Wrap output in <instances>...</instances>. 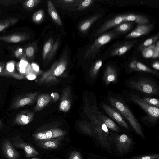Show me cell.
Instances as JSON below:
<instances>
[{
	"label": "cell",
	"mask_w": 159,
	"mask_h": 159,
	"mask_svg": "<svg viewBox=\"0 0 159 159\" xmlns=\"http://www.w3.org/2000/svg\"><path fill=\"white\" fill-rule=\"evenodd\" d=\"M106 99L128 121L136 134L143 138L144 135L142 127L122 96L110 91L107 93Z\"/></svg>",
	"instance_id": "6da1fadb"
},
{
	"label": "cell",
	"mask_w": 159,
	"mask_h": 159,
	"mask_svg": "<svg viewBox=\"0 0 159 159\" xmlns=\"http://www.w3.org/2000/svg\"><path fill=\"white\" fill-rule=\"evenodd\" d=\"M126 86L145 96H152L159 94V83L153 77L138 75L124 80Z\"/></svg>",
	"instance_id": "7a4b0ae2"
},
{
	"label": "cell",
	"mask_w": 159,
	"mask_h": 159,
	"mask_svg": "<svg viewBox=\"0 0 159 159\" xmlns=\"http://www.w3.org/2000/svg\"><path fill=\"white\" fill-rule=\"evenodd\" d=\"M122 92V96L126 102L137 105L145 112L146 115L141 116V121L143 123L148 125H154L158 122V108L145 102L137 92L131 90H124Z\"/></svg>",
	"instance_id": "3957f363"
},
{
	"label": "cell",
	"mask_w": 159,
	"mask_h": 159,
	"mask_svg": "<svg viewBox=\"0 0 159 159\" xmlns=\"http://www.w3.org/2000/svg\"><path fill=\"white\" fill-rule=\"evenodd\" d=\"M68 61L67 52H64L50 68L42 74L38 79V83L40 84H50L58 82V77L63 74L67 68Z\"/></svg>",
	"instance_id": "277c9868"
},
{
	"label": "cell",
	"mask_w": 159,
	"mask_h": 159,
	"mask_svg": "<svg viewBox=\"0 0 159 159\" xmlns=\"http://www.w3.org/2000/svg\"><path fill=\"white\" fill-rule=\"evenodd\" d=\"M120 34L113 30L101 34L95 39L92 44L89 46L85 52L84 58L89 59L92 57L94 59L96 54L102 47L117 37Z\"/></svg>",
	"instance_id": "5b68a950"
},
{
	"label": "cell",
	"mask_w": 159,
	"mask_h": 159,
	"mask_svg": "<svg viewBox=\"0 0 159 159\" xmlns=\"http://www.w3.org/2000/svg\"><path fill=\"white\" fill-rule=\"evenodd\" d=\"M112 143L116 151L121 155L128 152L134 145L132 139L125 134H115L111 132Z\"/></svg>",
	"instance_id": "8992f818"
},
{
	"label": "cell",
	"mask_w": 159,
	"mask_h": 159,
	"mask_svg": "<svg viewBox=\"0 0 159 159\" xmlns=\"http://www.w3.org/2000/svg\"><path fill=\"white\" fill-rule=\"evenodd\" d=\"M102 109L111 118L122 127L129 129V126L124 117L120 114L110 104L105 102L101 103Z\"/></svg>",
	"instance_id": "52a82bcc"
},
{
	"label": "cell",
	"mask_w": 159,
	"mask_h": 159,
	"mask_svg": "<svg viewBox=\"0 0 159 159\" xmlns=\"http://www.w3.org/2000/svg\"><path fill=\"white\" fill-rule=\"evenodd\" d=\"M127 71L126 72L128 74L138 72L148 74L156 78L159 77L158 71L149 68L136 59H134L129 64Z\"/></svg>",
	"instance_id": "ba28073f"
},
{
	"label": "cell",
	"mask_w": 159,
	"mask_h": 159,
	"mask_svg": "<svg viewBox=\"0 0 159 159\" xmlns=\"http://www.w3.org/2000/svg\"><path fill=\"white\" fill-rule=\"evenodd\" d=\"M119 76L117 68L111 65H108L106 66L102 75L103 83L105 86L111 83L117 84L119 82Z\"/></svg>",
	"instance_id": "9c48e42d"
},
{
	"label": "cell",
	"mask_w": 159,
	"mask_h": 159,
	"mask_svg": "<svg viewBox=\"0 0 159 159\" xmlns=\"http://www.w3.org/2000/svg\"><path fill=\"white\" fill-rule=\"evenodd\" d=\"M66 134L65 131L60 129L53 128L44 131L36 132L33 134V138L36 141L62 137Z\"/></svg>",
	"instance_id": "30bf717a"
},
{
	"label": "cell",
	"mask_w": 159,
	"mask_h": 159,
	"mask_svg": "<svg viewBox=\"0 0 159 159\" xmlns=\"http://www.w3.org/2000/svg\"><path fill=\"white\" fill-rule=\"evenodd\" d=\"M37 97V92L26 94L20 96L13 102L10 108L17 109L34 102Z\"/></svg>",
	"instance_id": "8fae6325"
},
{
	"label": "cell",
	"mask_w": 159,
	"mask_h": 159,
	"mask_svg": "<svg viewBox=\"0 0 159 159\" xmlns=\"http://www.w3.org/2000/svg\"><path fill=\"white\" fill-rule=\"evenodd\" d=\"M72 103V96L70 86H67L62 92L59 110L61 111L66 112L70 108Z\"/></svg>",
	"instance_id": "7c38bea8"
},
{
	"label": "cell",
	"mask_w": 159,
	"mask_h": 159,
	"mask_svg": "<svg viewBox=\"0 0 159 159\" xmlns=\"http://www.w3.org/2000/svg\"><path fill=\"white\" fill-rule=\"evenodd\" d=\"M123 21V14L116 16L102 25L95 32L94 36L97 37L103 34L108 30L116 27Z\"/></svg>",
	"instance_id": "4fadbf2b"
},
{
	"label": "cell",
	"mask_w": 159,
	"mask_h": 159,
	"mask_svg": "<svg viewBox=\"0 0 159 159\" xmlns=\"http://www.w3.org/2000/svg\"><path fill=\"white\" fill-rule=\"evenodd\" d=\"M12 145L16 148L23 149L27 158L36 157L39 155V152L31 144L20 139H14Z\"/></svg>",
	"instance_id": "5bb4252c"
},
{
	"label": "cell",
	"mask_w": 159,
	"mask_h": 159,
	"mask_svg": "<svg viewBox=\"0 0 159 159\" xmlns=\"http://www.w3.org/2000/svg\"><path fill=\"white\" fill-rule=\"evenodd\" d=\"M154 28L152 24L138 25L136 28L128 34L125 38L131 39L137 38L148 34Z\"/></svg>",
	"instance_id": "9a60e30c"
},
{
	"label": "cell",
	"mask_w": 159,
	"mask_h": 159,
	"mask_svg": "<svg viewBox=\"0 0 159 159\" xmlns=\"http://www.w3.org/2000/svg\"><path fill=\"white\" fill-rule=\"evenodd\" d=\"M1 148L3 154L7 159H18L20 157L19 152L14 148L12 144L8 140L2 142Z\"/></svg>",
	"instance_id": "2e32d148"
},
{
	"label": "cell",
	"mask_w": 159,
	"mask_h": 159,
	"mask_svg": "<svg viewBox=\"0 0 159 159\" xmlns=\"http://www.w3.org/2000/svg\"><path fill=\"white\" fill-rule=\"evenodd\" d=\"M30 38L28 34L17 33L0 36V40L7 43H16L26 41Z\"/></svg>",
	"instance_id": "e0dca14e"
},
{
	"label": "cell",
	"mask_w": 159,
	"mask_h": 159,
	"mask_svg": "<svg viewBox=\"0 0 159 159\" xmlns=\"http://www.w3.org/2000/svg\"><path fill=\"white\" fill-rule=\"evenodd\" d=\"M136 40L129 41L120 44L111 50L110 55L112 56L123 55L129 51L136 43Z\"/></svg>",
	"instance_id": "ac0fdd59"
},
{
	"label": "cell",
	"mask_w": 159,
	"mask_h": 159,
	"mask_svg": "<svg viewBox=\"0 0 159 159\" xmlns=\"http://www.w3.org/2000/svg\"><path fill=\"white\" fill-rule=\"evenodd\" d=\"M34 114L28 110L21 111L16 117L14 123L21 125H25L30 123L33 120Z\"/></svg>",
	"instance_id": "d6986e66"
},
{
	"label": "cell",
	"mask_w": 159,
	"mask_h": 159,
	"mask_svg": "<svg viewBox=\"0 0 159 159\" xmlns=\"http://www.w3.org/2000/svg\"><path fill=\"white\" fill-rule=\"evenodd\" d=\"M134 22L138 25L148 24L149 20L146 16L142 15L136 14H123V21Z\"/></svg>",
	"instance_id": "ffe728a7"
},
{
	"label": "cell",
	"mask_w": 159,
	"mask_h": 159,
	"mask_svg": "<svg viewBox=\"0 0 159 159\" xmlns=\"http://www.w3.org/2000/svg\"><path fill=\"white\" fill-rule=\"evenodd\" d=\"M63 136L57 138L36 141L37 144L43 148L52 149L57 148L60 145Z\"/></svg>",
	"instance_id": "44dd1931"
},
{
	"label": "cell",
	"mask_w": 159,
	"mask_h": 159,
	"mask_svg": "<svg viewBox=\"0 0 159 159\" xmlns=\"http://www.w3.org/2000/svg\"><path fill=\"white\" fill-rule=\"evenodd\" d=\"M102 15L100 13H97L82 21L78 26L79 30L83 33H87L91 26L101 18Z\"/></svg>",
	"instance_id": "7402d4cb"
},
{
	"label": "cell",
	"mask_w": 159,
	"mask_h": 159,
	"mask_svg": "<svg viewBox=\"0 0 159 159\" xmlns=\"http://www.w3.org/2000/svg\"><path fill=\"white\" fill-rule=\"evenodd\" d=\"M96 111L99 118L109 129L116 132L120 131V128L111 119L105 116L102 112L99 111L98 108L96 109Z\"/></svg>",
	"instance_id": "603a6c76"
},
{
	"label": "cell",
	"mask_w": 159,
	"mask_h": 159,
	"mask_svg": "<svg viewBox=\"0 0 159 159\" xmlns=\"http://www.w3.org/2000/svg\"><path fill=\"white\" fill-rule=\"evenodd\" d=\"M95 1L94 0H76L67 10L69 12L81 11L91 6Z\"/></svg>",
	"instance_id": "cb8c5ba5"
},
{
	"label": "cell",
	"mask_w": 159,
	"mask_h": 159,
	"mask_svg": "<svg viewBox=\"0 0 159 159\" xmlns=\"http://www.w3.org/2000/svg\"><path fill=\"white\" fill-rule=\"evenodd\" d=\"M47 5L48 13L52 20L58 25L61 26L62 21L52 1L48 0Z\"/></svg>",
	"instance_id": "d4e9b609"
},
{
	"label": "cell",
	"mask_w": 159,
	"mask_h": 159,
	"mask_svg": "<svg viewBox=\"0 0 159 159\" xmlns=\"http://www.w3.org/2000/svg\"><path fill=\"white\" fill-rule=\"evenodd\" d=\"M51 100V95L49 94H41L37 96V103L34 108V111H37L41 110L49 103Z\"/></svg>",
	"instance_id": "484cf974"
},
{
	"label": "cell",
	"mask_w": 159,
	"mask_h": 159,
	"mask_svg": "<svg viewBox=\"0 0 159 159\" xmlns=\"http://www.w3.org/2000/svg\"><path fill=\"white\" fill-rule=\"evenodd\" d=\"M102 63V60L98 59L92 65L89 73V76L91 79H96Z\"/></svg>",
	"instance_id": "4316f807"
},
{
	"label": "cell",
	"mask_w": 159,
	"mask_h": 159,
	"mask_svg": "<svg viewBox=\"0 0 159 159\" xmlns=\"http://www.w3.org/2000/svg\"><path fill=\"white\" fill-rule=\"evenodd\" d=\"M133 24V22H122L115 27L113 30L119 34L126 33L132 29Z\"/></svg>",
	"instance_id": "83f0119b"
},
{
	"label": "cell",
	"mask_w": 159,
	"mask_h": 159,
	"mask_svg": "<svg viewBox=\"0 0 159 159\" xmlns=\"http://www.w3.org/2000/svg\"><path fill=\"white\" fill-rule=\"evenodd\" d=\"M54 44V40L50 38L45 43L42 51V59L43 63H45L47 58L50 53Z\"/></svg>",
	"instance_id": "f1b7e54d"
},
{
	"label": "cell",
	"mask_w": 159,
	"mask_h": 159,
	"mask_svg": "<svg viewBox=\"0 0 159 159\" xmlns=\"http://www.w3.org/2000/svg\"><path fill=\"white\" fill-rule=\"evenodd\" d=\"M159 34H157L148 39L140 44L138 47V51H141L145 48L148 47L155 43L158 40Z\"/></svg>",
	"instance_id": "f546056e"
},
{
	"label": "cell",
	"mask_w": 159,
	"mask_h": 159,
	"mask_svg": "<svg viewBox=\"0 0 159 159\" xmlns=\"http://www.w3.org/2000/svg\"><path fill=\"white\" fill-rule=\"evenodd\" d=\"M19 21L17 18L12 17L5 19L0 20V32L6 28L17 23Z\"/></svg>",
	"instance_id": "4dcf8cb0"
},
{
	"label": "cell",
	"mask_w": 159,
	"mask_h": 159,
	"mask_svg": "<svg viewBox=\"0 0 159 159\" xmlns=\"http://www.w3.org/2000/svg\"><path fill=\"white\" fill-rule=\"evenodd\" d=\"M76 0H54L53 4L56 7H60L64 10H67L75 2Z\"/></svg>",
	"instance_id": "1f68e13d"
},
{
	"label": "cell",
	"mask_w": 159,
	"mask_h": 159,
	"mask_svg": "<svg viewBox=\"0 0 159 159\" xmlns=\"http://www.w3.org/2000/svg\"><path fill=\"white\" fill-rule=\"evenodd\" d=\"M139 93L141 98L145 102L150 105L159 108V100L158 98L145 96Z\"/></svg>",
	"instance_id": "d6a6232c"
},
{
	"label": "cell",
	"mask_w": 159,
	"mask_h": 159,
	"mask_svg": "<svg viewBox=\"0 0 159 159\" xmlns=\"http://www.w3.org/2000/svg\"><path fill=\"white\" fill-rule=\"evenodd\" d=\"M44 12L43 9H40L35 12L32 16V21L36 24L41 23L44 18Z\"/></svg>",
	"instance_id": "836d02e7"
},
{
	"label": "cell",
	"mask_w": 159,
	"mask_h": 159,
	"mask_svg": "<svg viewBox=\"0 0 159 159\" xmlns=\"http://www.w3.org/2000/svg\"><path fill=\"white\" fill-rule=\"evenodd\" d=\"M155 44L154 43L141 51L142 55L144 58H152L155 53Z\"/></svg>",
	"instance_id": "e575fe53"
},
{
	"label": "cell",
	"mask_w": 159,
	"mask_h": 159,
	"mask_svg": "<svg viewBox=\"0 0 159 159\" xmlns=\"http://www.w3.org/2000/svg\"><path fill=\"white\" fill-rule=\"evenodd\" d=\"M37 48L36 44H33L28 46L25 50V56L30 59H32L35 56Z\"/></svg>",
	"instance_id": "d590c367"
},
{
	"label": "cell",
	"mask_w": 159,
	"mask_h": 159,
	"mask_svg": "<svg viewBox=\"0 0 159 159\" xmlns=\"http://www.w3.org/2000/svg\"><path fill=\"white\" fill-rule=\"evenodd\" d=\"M41 1L40 0H29L25 1L23 3V7L27 10H33Z\"/></svg>",
	"instance_id": "8d00e7d4"
},
{
	"label": "cell",
	"mask_w": 159,
	"mask_h": 159,
	"mask_svg": "<svg viewBox=\"0 0 159 159\" xmlns=\"http://www.w3.org/2000/svg\"><path fill=\"white\" fill-rule=\"evenodd\" d=\"M159 158L158 154H146L138 155L126 159H155Z\"/></svg>",
	"instance_id": "74e56055"
},
{
	"label": "cell",
	"mask_w": 159,
	"mask_h": 159,
	"mask_svg": "<svg viewBox=\"0 0 159 159\" xmlns=\"http://www.w3.org/2000/svg\"><path fill=\"white\" fill-rule=\"evenodd\" d=\"M60 40L59 39H58L55 43H54L52 48L45 61V63L46 64V63L49 62V61L52 59L58 48Z\"/></svg>",
	"instance_id": "f35d334b"
},
{
	"label": "cell",
	"mask_w": 159,
	"mask_h": 159,
	"mask_svg": "<svg viewBox=\"0 0 159 159\" xmlns=\"http://www.w3.org/2000/svg\"><path fill=\"white\" fill-rule=\"evenodd\" d=\"M23 1L21 0H0V4L7 6L10 4H16Z\"/></svg>",
	"instance_id": "ab89813d"
},
{
	"label": "cell",
	"mask_w": 159,
	"mask_h": 159,
	"mask_svg": "<svg viewBox=\"0 0 159 159\" xmlns=\"http://www.w3.org/2000/svg\"><path fill=\"white\" fill-rule=\"evenodd\" d=\"M30 67L32 71L37 75L41 73V71L40 70L39 67L36 64L34 63H32Z\"/></svg>",
	"instance_id": "60d3db41"
},
{
	"label": "cell",
	"mask_w": 159,
	"mask_h": 159,
	"mask_svg": "<svg viewBox=\"0 0 159 159\" xmlns=\"http://www.w3.org/2000/svg\"><path fill=\"white\" fill-rule=\"evenodd\" d=\"M69 159H82L81 154L78 152L74 151L70 153Z\"/></svg>",
	"instance_id": "b9f144b4"
},
{
	"label": "cell",
	"mask_w": 159,
	"mask_h": 159,
	"mask_svg": "<svg viewBox=\"0 0 159 159\" xmlns=\"http://www.w3.org/2000/svg\"><path fill=\"white\" fill-rule=\"evenodd\" d=\"M159 57V41L157 40L155 44V53L153 58H157Z\"/></svg>",
	"instance_id": "7bdbcfd3"
},
{
	"label": "cell",
	"mask_w": 159,
	"mask_h": 159,
	"mask_svg": "<svg viewBox=\"0 0 159 159\" xmlns=\"http://www.w3.org/2000/svg\"><path fill=\"white\" fill-rule=\"evenodd\" d=\"M29 66L28 62L25 59V58H23L20 62L19 67L27 68Z\"/></svg>",
	"instance_id": "ee69618b"
},
{
	"label": "cell",
	"mask_w": 159,
	"mask_h": 159,
	"mask_svg": "<svg viewBox=\"0 0 159 159\" xmlns=\"http://www.w3.org/2000/svg\"><path fill=\"white\" fill-rule=\"evenodd\" d=\"M37 75L33 72L29 73L26 75V77L29 80H33L35 79L37 77Z\"/></svg>",
	"instance_id": "f6af8a7d"
},
{
	"label": "cell",
	"mask_w": 159,
	"mask_h": 159,
	"mask_svg": "<svg viewBox=\"0 0 159 159\" xmlns=\"http://www.w3.org/2000/svg\"><path fill=\"white\" fill-rule=\"evenodd\" d=\"M51 97L54 101H57L60 98L59 94L56 92H52L51 94Z\"/></svg>",
	"instance_id": "bcb514c9"
},
{
	"label": "cell",
	"mask_w": 159,
	"mask_h": 159,
	"mask_svg": "<svg viewBox=\"0 0 159 159\" xmlns=\"http://www.w3.org/2000/svg\"><path fill=\"white\" fill-rule=\"evenodd\" d=\"M152 68L157 71L159 70V62L158 61H154L152 64Z\"/></svg>",
	"instance_id": "7dc6e473"
},
{
	"label": "cell",
	"mask_w": 159,
	"mask_h": 159,
	"mask_svg": "<svg viewBox=\"0 0 159 159\" xmlns=\"http://www.w3.org/2000/svg\"><path fill=\"white\" fill-rule=\"evenodd\" d=\"M2 67L0 66V75H6L5 73L2 72Z\"/></svg>",
	"instance_id": "c3c4849f"
},
{
	"label": "cell",
	"mask_w": 159,
	"mask_h": 159,
	"mask_svg": "<svg viewBox=\"0 0 159 159\" xmlns=\"http://www.w3.org/2000/svg\"><path fill=\"white\" fill-rule=\"evenodd\" d=\"M30 159H40L39 158H37V157H35V158H31Z\"/></svg>",
	"instance_id": "681fc988"
},
{
	"label": "cell",
	"mask_w": 159,
	"mask_h": 159,
	"mask_svg": "<svg viewBox=\"0 0 159 159\" xmlns=\"http://www.w3.org/2000/svg\"><path fill=\"white\" fill-rule=\"evenodd\" d=\"M2 125V122L1 121V120H0V128L1 126Z\"/></svg>",
	"instance_id": "f907efd6"
},
{
	"label": "cell",
	"mask_w": 159,
	"mask_h": 159,
	"mask_svg": "<svg viewBox=\"0 0 159 159\" xmlns=\"http://www.w3.org/2000/svg\"><path fill=\"white\" fill-rule=\"evenodd\" d=\"M1 9H0V14L1 13Z\"/></svg>",
	"instance_id": "816d5d0a"
},
{
	"label": "cell",
	"mask_w": 159,
	"mask_h": 159,
	"mask_svg": "<svg viewBox=\"0 0 159 159\" xmlns=\"http://www.w3.org/2000/svg\"><path fill=\"white\" fill-rule=\"evenodd\" d=\"M159 159V158H157V159Z\"/></svg>",
	"instance_id": "f5cc1de1"
},
{
	"label": "cell",
	"mask_w": 159,
	"mask_h": 159,
	"mask_svg": "<svg viewBox=\"0 0 159 159\" xmlns=\"http://www.w3.org/2000/svg\"></svg>",
	"instance_id": "db71d44e"
}]
</instances>
